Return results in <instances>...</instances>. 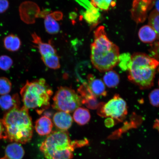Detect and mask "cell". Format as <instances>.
I'll use <instances>...</instances> for the list:
<instances>
[{
	"mask_svg": "<svg viewBox=\"0 0 159 159\" xmlns=\"http://www.w3.org/2000/svg\"><path fill=\"white\" fill-rule=\"evenodd\" d=\"M82 101V104H84L89 109H94L98 108L99 104L96 96L91 92L88 84L84 83L78 89Z\"/></svg>",
	"mask_w": 159,
	"mask_h": 159,
	"instance_id": "obj_9",
	"label": "cell"
},
{
	"mask_svg": "<svg viewBox=\"0 0 159 159\" xmlns=\"http://www.w3.org/2000/svg\"><path fill=\"white\" fill-rule=\"evenodd\" d=\"M152 2L150 1H134L131 13L135 21L142 22L144 20L146 17L147 11L152 6Z\"/></svg>",
	"mask_w": 159,
	"mask_h": 159,
	"instance_id": "obj_8",
	"label": "cell"
},
{
	"mask_svg": "<svg viewBox=\"0 0 159 159\" xmlns=\"http://www.w3.org/2000/svg\"><path fill=\"white\" fill-rule=\"evenodd\" d=\"M5 48L10 51H17L21 47L20 39L17 36L10 34L5 38L3 40Z\"/></svg>",
	"mask_w": 159,
	"mask_h": 159,
	"instance_id": "obj_21",
	"label": "cell"
},
{
	"mask_svg": "<svg viewBox=\"0 0 159 159\" xmlns=\"http://www.w3.org/2000/svg\"><path fill=\"white\" fill-rule=\"evenodd\" d=\"M149 25L156 31L157 38L159 39V13L153 10L148 17Z\"/></svg>",
	"mask_w": 159,
	"mask_h": 159,
	"instance_id": "obj_24",
	"label": "cell"
},
{
	"mask_svg": "<svg viewBox=\"0 0 159 159\" xmlns=\"http://www.w3.org/2000/svg\"><path fill=\"white\" fill-rule=\"evenodd\" d=\"M61 13L56 12L46 16L44 24L46 30L48 33L51 34H55L59 32V25L56 20L61 18Z\"/></svg>",
	"mask_w": 159,
	"mask_h": 159,
	"instance_id": "obj_14",
	"label": "cell"
},
{
	"mask_svg": "<svg viewBox=\"0 0 159 159\" xmlns=\"http://www.w3.org/2000/svg\"><path fill=\"white\" fill-rule=\"evenodd\" d=\"M53 124L49 117L43 116L38 119L35 124V129L37 134L43 136L50 134Z\"/></svg>",
	"mask_w": 159,
	"mask_h": 159,
	"instance_id": "obj_15",
	"label": "cell"
},
{
	"mask_svg": "<svg viewBox=\"0 0 159 159\" xmlns=\"http://www.w3.org/2000/svg\"><path fill=\"white\" fill-rule=\"evenodd\" d=\"M158 85H159V81H158Z\"/></svg>",
	"mask_w": 159,
	"mask_h": 159,
	"instance_id": "obj_32",
	"label": "cell"
},
{
	"mask_svg": "<svg viewBox=\"0 0 159 159\" xmlns=\"http://www.w3.org/2000/svg\"><path fill=\"white\" fill-rule=\"evenodd\" d=\"M131 62V56L127 53L119 55V62L120 68L124 70H129Z\"/></svg>",
	"mask_w": 159,
	"mask_h": 159,
	"instance_id": "obj_27",
	"label": "cell"
},
{
	"mask_svg": "<svg viewBox=\"0 0 159 159\" xmlns=\"http://www.w3.org/2000/svg\"><path fill=\"white\" fill-rule=\"evenodd\" d=\"M9 2L5 0H0V13L4 12L8 8Z\"/></svg>",
	"mask_w": 159,
	"mask_h": 159,
	"instance_id": "obj_30",
	"label": "cell"
},
{
	"mask_svg": "<svg viewBox=\"0 0 159 159\" xmlns=\"http://www.w3.org/2000/svg\"><path fill=\"white\" fill-rule=\"evenodd\" d=\"M25 154V150L21 145L14 142L7 145L4 156L0 159H22Z\"/></svg>",
	"mask_w": 159,
	"mask_h": 159,
	"instance_id": "obj_12",
	"label": "cell"
},
{
	"mask_svg": "<svg viewBox=\"0 0 159 159\" xmlns=\"http://www.w3.org/2000/svg\"><path fill=\"white\" fill-rule=\"evenodd\" d=\"M20 103L18 94L11 96L7 94L0 97V108L3 110L10 111L15 107H20Z\"/></svg>",
	"mask_w": 159,
	"mask_h": 159,
	"instance_id": "obj_16",
	"label": "cell"
},
{
	"mask_svg": "<svg viewBox=\"0 0 159 159\" xmlns=\"http://www.w3.org/2000/svg\"><path fill=\"white\" fill-rule=\"evenodd\" d=\"M88 144L86 140L71 141L65 131H55L42 143L40 150L46 159H72L75 148Z\"/></svg>",
	"mask_w": 159,
	"mask_h": 159,
	"instance_id": "obj_3",
	"label": "cell"
},
{
	"mask_svg": "<svg viewBox=\"0 0 159 159\" xmlns=\"http://www.w3.org/2000/svg\"><path fill=\"white\" fill-rule=\"evenodd\" d=\"M20 93L24 106L28 109H35L41 114L49 108L53 91L45 80L41 79L31 82L27 81Z\"/></svg>",
	"mask_w": 159,
	"mask_h": 159,
	"instance_id": "obj_5",
	"label": "cell"
},
{
	"mask_svg": "<svg viewBox=\"0 0 159 159\" xmlns=\"http://www.w3.org/2000/svg\"><path fill=\"white\" fill-rule=\"evenodd\" d=\"M149 100L152 106L159 107V89L152 90L149 95Z\"/></svg>",
	"mask_w": 159,
	"mask_h": 159,
	"instance_id": "obj_29",
	"label": "cell"
},
{
	"mask_svg": "<svg viewBox=\"0 0 159 159\" xmlns=\"http://www.w3.org/2000/svg\"><path fill=\"white\" fill-rule=\"evenodd\" d=\"M33 42L37 45L39 52L42 57L49 54H56V51L50 43H43L41 39L35 33L32 34Z\"/></svg>",
	"mask_w": 159,
	"mask_h": 159,
	"instance_id": "obj_18",
	"label": "cell"
},
{
	"mask_svg": "<svg viewBox=\"0 0 159 159\" xmlns=\"http://www.w3.org/2000/svg\"><path fill=\"white\" fill-rule=\"evenodd\" d=\"M156 9L154 10L159 13V1H155L154 3Z\"/></svg>",
	"mask_w": 159,
	"mask_h": 159,
	"instance_id": "obj_31",
	"label": "cell"
},
{
	"mask_svg": "<svg viewBox=\"0 0 159 159\" xmlns=\"http://www.w3.org/2000/svg\"><path fill=\"white\" fill-rule=\"evenodd\" d=\"M13 64V61L11 57L7 55H2L0 57V69L2 70H9Z\"/></svg>",
	"mask_w": 159,
	"mask_h": 159,
	"instance_id": "obj_28",
	"label": "cell"
},
{
	"mask_svg": "<svg viewBox=\"0 0 159 159\" xmlns=\"http://www.w3.org/2000/svg\"><path fill=\"white\" fill-rule=\"evenodd\" d=\"M139 39L143 43H150L153 42L157 38L156 31L150 25L143 26L139 31Z\"/></svg>",
	"mask_w": 159,
	"mask_h": 159,
	"instance_id": "obj_17",
	"label": "cell"
},
{
	"mask_svg": "<svg viewBox=\"0 0 159 159\" xmlns=\"http://www.w3.org/2000/svg\"><path fill=\"white\" fill-rule=\"evenodd\" d=\"M2 121L6 139L19 144H25L30 141L33 134L32 122L28 109L24 106L11 109Z\"/></svg>",
	"mask_w": 159,
	"mask_h": 159,
	"instance_id": "obj_2",
	"label": "cell"
},
{
	"mask_svg": "<svg viewBox=\"0 0 159 159\" xmlns=\"http://www.w3.org/2000/svg\"><path fill=\"white\" fill-rule=\"evenodd\" d=\"M11 83L9 79L5 77H0V95L7 94L11 90Z\"/></svg>",
	"mask_w": 159,
	"mask_h": 159,
	"instance_id": "obj_26",
	"label": "cell"
},
{
	"mask_svg": "<svg viewBox=\"0 0 159 159\" xmlns=\"http://www.w3.org/2000/svg\"><path fill=\"white\" fill-rule=\"evenodd\" d=\"M159 61L145 53H136L131 56L128 70V79L142 89H148L153 85Z\"/></svg>",
	"mask_w": 159,
	"mask_h": 159,
	"instance_id": "obj_4",
	"label": "cell"
},
{
	"mask_svg": "<svg viewBox=\"0 0 159 159\" xmlns=\"http://www.w3.org/2000/svg\"><path fill=\"white\" fill-rule=\"evenodd\" d=\"M98 114L103 117L120 120L127 114L126 103L124 99L116 94L105 104H99Z\"/></svg>",
	"mask_w": 159,
	"mask_h": 159,
	"instance_id": "obj_7",
	"label": "cell"
},
{
	"mask_svg": "<svg viewBox=\"0 0 159 159\" xmlns=\"http://www.w3.org/2000/svg\"><path fill=\"white\" fill-rule=\"evenodd\" d=\"M86 9V11H83L81 12L83 19L89 25H96L100 17L98 9L93 5L91 7Z\"/></svg>",
	"mask_w": 159,
	"mask_h": 159,
	"instance_id": "obj_19",
	"label": "cell"
},
{
	"mask_svg": "<svg viewBox=\"0 0 159 159\" xmlns=\"http://www.w3.org/2000/svg\"><path fill=\"white\" fill-rule=\"evenodd\" d=\"M73 117L77 124L83 125L89 122L91 118V115L88 109L79 107L74 111Z\"/></svg>",
	"mask_w": 159,
	"mask_h": 159,
	"instance_id": "obj_20",
	"label": "cell"
},
{
	"mask_svg": "<svg viewBox=\"0 0 159 159\" xmlns=\"http://www.w3.org/2000/svg\"><path fill=\"white\" fill-rule=\"evenodd\" d=\"M42 59L45 64L50 68L57 69L60 67L59 58L56 54L42 57Z\"/></svg>",
	"mask_w": 159,
	"mask_h": 159,
	"instance_id": "obj_23",
	"label": "cell"
},
{
	"mask_svg": "<svg viewBox=\"0 0 159 159\" xmlns=\"http://www.w3.org/2000/svg\"><path fill=\"white\" fill-rule=\"evenodd\" d=\"M53 122L57 128L65 131L70 128L73 118L69 113L59 111L56 113L53 116Z\"/></svg>",
	"mask_w": 159,
	"mask_h": 159,
	"instance_id": "obj_11",
	"label": "cell"
},
{
	"mask_svg": "<svg viewBox=\"0 0 159 159\" xmlns=\"http://www.w3.org/2000/svg\"><path fill=\"white\" fill-rule=\"evenodd\" d=\"M88 85L91 92L95 96H105L107 93L105 84L101 80L95 78L92 75L89 74L87 77Z\"/></svg>",
	"mask_w": 159,
	"mask_h": 159,
	"instance_id": "obj_13",
	"label": "cell"
},
{
	"mask_svg": "<svg viewBox=\"0 0 159 159\" xmlns=\"http://www.w3.org/2000/svg\"><path fill=\"white\" fill-rule=\"evenodd\" d=\"M91 49V62L100 72L112 70L118 64L119 47L107 37L104 27L101 26L95 30Z\"/></svg>",
	"mask_w": 159,
	"mask_h": 159,
	"instance_id": "obj_1",
	"label": "cell"
},
{
	"mask_svg": "<svg viewBox=\"0 0 159 159\" xmlns=\"http://www.w3.org/2000/svg\"><path fill=\"white\" fill-rule=\"evenodd\" d=\"M38 8L35 4L30 2H25L20 5L19 11L22 20L27 24H31L34 21L37 15L36 11Z\"/></svg>",
	"mask_w": 159,
	"mask_h": 159,
	"instance_id": "obj_10",
	"label": "cell"
},
{
	"mask_svg": "<svg viewBox=\"0 0 159 159\" xmlns=\"http://www.w3.org/2000/svg\"><path fill=\"white\" fill-rule=\"evenodd\" d=\"M92 4L95 7H97L101 10L107 11L110 7H114L116 5V2L107 0H94L91 1Z\"/></svg>",
	"mask_w": 159,
	"mask_h": 159,
	"instance_id": "obj_25",
	"label": "cell"
},
{
	"mask_svg": "<svg viewBox=\"0 0 159 159\" xmlns=\"http://www.w3.org/2000/svg\"><path fill=\"white\" fill-rule=\"evenodd\" d=\"M103 80L105 85L109 88H114L119 84L120 78L116 71L111 70L105 73Z\"/></svg>",
	"mask_w": 159,
	"mask_h": 159,
	"instance_id": "obj_22",
	"label": "cell"
},
{
	"mask_svg": "<svg viewBox=\"0 0 159 159\" xmlns=\"http://www.w3.org/2000/svg\"><path fill=\"white\" fill-rule=\"evenodd\" d=\"M53 99V108L68 113L75 111L82 105L80 96L73 89L66 87H59Z\"/></svg>",
	"mask_w": 159,
	"mask_h": 159,
	"instance_id": "obj_6",
	"label": "cell"
}]
</instances>
